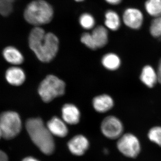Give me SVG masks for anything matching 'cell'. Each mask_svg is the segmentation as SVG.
I'll list each match as a JSON object with an SVG mask.
<instances>
[{
	"label": "cell",
	"instance_id": "cell-1",
	"mask_svg": "<svg viewBox=\"0 0 161 161\" xmlns=\"http://www.w3.org/2000/svg\"><path fill=\"white\" fill-rule=\"evenodd\" d=\"M29 44L39 60L47 63L57 55L59 41L54 34L46 33L40 26H35L30 33Z\"/></svg>",
	"mask_w": 161,
	"mask_h": 161
},
{
	"label": "cell",
	"instance_id": "cell-11",
	"mask_svg": "<svg viewBox=\"0 0 161 161\" xmlns=\"http://www.w3.org/2000/svg\"><path fill=\"white\" fill-rule=\"evenodd\" d=\"M47 127L52 135L58 137H65L68 133V129L65 122L56 116L48 121Z\"/></svg>",
	"mask_w": 161,
	"mask_h": 161
},
{
	"label": "cell",
	"instance_id": "cell-2",
	"mask_svg": "<svg viewBox=\"0 0 161 161\" xmlns=\"http://www.w3.org/2000/svg\"><path fill=\"white\" fill-rule=\"evenodd\" d=\"M26 129L32 141L43 153L51 155L53 153L55 146L53 135L41 119H28Z\"/></svg>",
	"mask_w": 161,
	"mask_h": 161
},
{
	"label": "cell",
	"instance_id": "cell-14",
	"mask_svg": "<svg viewBox=\"0 0 161 161\" xmlns=\"http://www.w3.org/2000/svg\"><path fill=\"white\" fill-rule=\"evenodd\" d=\"M6 80L10 84L19 86L23 84L26 79V75L22 69L12 67L7 69L6 73Z\"/></svg>",
	"mask_w": 161,
	"mask_h": 161
},
{
	"label": "cell",
	"instance_id": "cell-13",
	"mask_svg": "<svg viewBox=\"0 0 161 161\" xmlns=\"http://www.w3.org/2000/svg\"><path fill=\"white\" fill-rule=\"evenodd\" d=\"M114 101L108 95H102L96 96L93 100V106L96 112L104 113L113 108Z\"/></svg>",
	"mask_w": 161,
	"mask_h": 161
},
{
	"label": "cell",
	"instance_id": "cell-5",
	"mask_svg": "<svg viewBox=\"0 0 161 161\" xmlns=\"http://www.w3.org/2000/svg\"><path fill=\"white\" fill-rule=\"evenodd\" d=\"M22 129V122L19 114L14 112H6L0 115V130L2 137L6 140L14 138Z\"/></svg>",
	"mask_w": 161,
	"mask_h": 161
},
{
	"label": "cell",
	"instance_id": "cell-28",
	"mask_svg": "<svg viewBox=\"0 0 161 161\" xmlns=\"http://www.w3.org/2000/svg\"><path fill=\"white\" fill-rule=\"evenodd\" d=\"M23 161H39L37 160L36 159L34 158L33 157H29L26 158L23 160Z\"/></svg>",
	"mask_w": 161,
	"mask_h": 161
},
{
	"label": "cell",
	"instance_id": "cell-26",
	"mask_svg": "<svg viewBox=\"0 0 161 161\" xmlns=\"http://www.w3.org/2000/svg\"><path fill=\"white\" fill-rule=\"evenodd\" d=\"M157 73L158 82L161 84V60L159 63L158 69Z\"/></svg>",
	"mask_w": 161,
	"mask_h": 161
},
{
	"label": "cell",
	"instance_id": "cell-24",
	"mask_svg": "<svg viewBox=\"0 0 161 161\" xmlns=\"http://www.w3.org/2000/svg\"><path fill=\"white\" fill-rule=\"evenodd\" d=\"M80 41L88 48L92 50H95V46L92 42L91 33L86 32L83 33L80 38Z\"/></svg>",
	"mask_w": 161,
	"mask_h": 161
},
{
	"label": "cell",
	"instance_id": "cell-22",
	"mask_svg": "<svg viewBox=\"0 0 161 161\" xmlns=\"http://www.w3.org/2000/svg\"><path fill=\"white\" fill-rule=\"evenodd\" d=\"M148 136L150 141L161 147V127L151 128L148 132Z\"/></svg>",
	"mask_w": 161,
	"mask_h": 161
},
{
	"label": "cell",
	"instance_id": "cell-18",
	"mask_svg": "<svg viewBox=\"0 0 161 161\" xmlns=\"http://www.w3.org/2000/svg\"><path fill=\"white\" fill-rule=\"evenodd\" d=\"M102 63L107 69L114 71L119 67L121 60L118 55L113 53H109L103 56L102 60Z\"/></svg>",
	"mask_w": 161,
	"mask_h": 161
},
{
	"label": "cell",
	"instance_id": "cell-19",
	"mask_svg": "<svg viewBox=\"0 0 161 161\" xmlns=\"http://www.w3.org/2000/svg\"><path fill=\"white\" fill-rule=\"evenodd\" d=\"M144 7L150 16L155 18L161 16V0H147Z\"/></svg>",
	"mask_w": 161,
	"mask_h": 161
},
{
	"label": "cell",
	"instance_id": "cell-17",
	"mask_svg": "<svg viewBox=\"0 0 161 161\" xmlns=\"http://www.w3.org/2000/svg\"><path fill=\"white\" fill-rule=\"evenodd\" d=\"M105 25L107 28L116 31L120 28L121 19L119 15L114 10H109L105 14Z\"/></svg>",
	"mask_w": 161,
	"mask_h": 161
},
{
	"label": "cell",
	"instance_id": "cell-3",
	"mask_svg": "<svg viewBox=\"0 0 161 161\" xmlns=\"http://www.w3.org/2000/svg\"><path fill=\"white\" fill-rule=\"evenodd\" d=\"M25 19L35 26L47 24L53 17L52 6L44 0H35L26 6L24 13Z\"/></svg>",
	"mask_w": 161,
	"mask_h": 161
},
{
	"label": "cell",
	"instance_id": "cell-21",
	"mask_svg": "<svg viewBox=\"0 0 161 161\" xmlns=\"http://www.w3.org/2000/svg\"><path fill=\"white\" fill-rule=\"evenodd\" d=\"M150 32L155 38L161 37V16L153 18L150 23Z\"/></svg>",
	"mask_w": 161,
	"mask_h": 161
},
{
	"label": "cell",
	"instance_id": "cell-20",
	"mask_svg": "<svg viewBox=\"0 0 161 161\" xmlns=\"http://www.w3.org/2000/svg\"><path fill=\"white\" fill-rule=\"evenodd\" d=\"M79 23L84 29L90 30L95 26V21L92 15L88 13H84L80 15L79 18Z\"/></svg>",
	"mask_w": 161,
	"mask_h": 161
},
{
	"label": "cell",
	"instance_id": "cell-29",
	"mask_svg": "<svg viewBox=\"0 0 161 161\" xmlns=\"http://www.w3.org/2000/svg\"><path fill=\"white\" fill-rule=\"evenodd\" d=\"M75 1L77 2H83L84 0H75Z\"/></svg>",
	"mask_w": 161,
	"mask_h": 161
},
{
	"label": "cell",
	"instance_id": "cell-30",
	"mask_svg": "<svg viewBox=\"0 0 161 161\" xmlns=\"http://www.w3.org/2000/svg\"><path fill=\"white\" fill-rule=\"evenodd\" d=\"M2 137V132H1V130H0V138Z\"/></svg>",
	"mask_w": 161,
	"mask_h": 161
},
{
	"label": "cell",
	"instance_id": "cell-27",
	"mask_svg": "<svg viewBox=\"0 0 161 161\" xmlns=\"http://www.w3.org/2000/svg\"><path fill=\"white\" fill-rule=\"evenodd\" d=\"M107 3L112 5H117L121 3L122 0H105Z\"/></svg>",
	"mask_w": 161,
	"mask_h": 161
},
{
	"label": "cell",
	"instance_id": "cell-8",
	"mask_svg": "<svg viewBox=\"0 0 161 161\" xmlns=\"http://www.w3.org/2000/svg\"><path fill=\"white\" fill-rule=\"evenodd\" d=\"M122 20L124 24L128 28L133 30H138L143 25L144 15L138 8L129 7L124 11Z\"/></svg>",
	"mask_w": 161,
	"mask_h": 161
},
{
	"label": "cell",
	"instance_id": "cell-31",
	"mask_svg": "<svg viewBox=\"0 0 161 161\" xmlns=\"http://www.w3.org/2000/svg\"><path fill=\"white\" fill-rule=\"evenodd\" d=\"M9 1H10V2H12V3H14L15 1L16 0H9Z\"/></svg>",
	"mask_w": 161,
	"mask_h": 161
},
{
	"label": "cell",
	"instance_id": "cell-15",
	"mask_svg": "<svg viewBox=\"0 0 161 161\" xmlns=\"http://www.w3.org/2000/svg\"><path fill=\"white\" fill-rule=\"evenodd\" d=\"M140 78L142 82L149 88L153 87L158 82L157 73L150 65L143 68Z\"/></svg>",
	"mask_w": 161,
	"mask_h": 161
},
{
	"label": "cell",
	"instance_id": "cell-25",
	"mask_svg": "<svg viewBox=\"0 0 161 161\" xmlns=\"http://www.w3.org/2000/svg\"><path fill=\"white\" fill-rule=\"evenodd\" d=\"M0 161H8V158L5 153L0 150Z\"/></svg>",
	"mask_w": 161,
	"mask_h": 161
},
{
	"label": "cell",
	"instance_id": "cell-10",
	"mask_svg": "<svg viewBox=\"0 0 161 161\" xmlns=\"http://www.w3.org/2000/svg\"><path fill=\"white\" fill-rule=\"evenodd\" d=\"M62 117L65 123L71 125H76L80 120V111L75 105L66 104L62 107Z\"/></svg>",
	"mask_w": 161,
	"mask_h": 161
},
{
	"label": "cell",
	"instance_id": "cell-6",
	"mask_svg": "<svg viewBox=\"0 0 161 161\" xmlns=\"http://www.w3.org/2000/svg\"><path fill=\"white\" fill-rule=\"evenodd\" d=\"M117 147L119 150L127 157L135 158L141 151V145L138 139L131 133L123 134L118 139Z\"/></svg>",
	"mask_w": 161,
	"mask_h": 161
},
{
	"label": "cell",
	"instance_id": "cell-16",
	"mask_svg": "<svg viewBox=\"0 0 161 161\" xmlns=\"http://www.w3.org/2000/svg\"><path fill=\"white\" fill-rule=\"evenodd\" d=\"M3 55L7 62L15 65L21 64L24 60L21 53L13 47H6L3 51Z\"/></svg>",
	"mask_w": 161,
	"mask_h": 161
},
{
	"label": "cell",
	"instance_id": "cell-7",
	"mask_svg": "<svg viewBox=\"0 0 161 161\" xmlns=\"http://www.w3.org/2000/svg\"><path fill=\"white\" fill-rule=\"evenodd\" d=\"M101 130L106 137L114 140L119 138L123 135L124 127L118 118L108 116L105 118L102 122Z\"/></svg>",
	"mask_w": 161,
	"mask_h": 161
},
{
	"label": "cell",
	"instance_id": "cell-12",
	"mask_svg": "<svg viewBox=\"0 0 161 161\" xmlns=\"http://www.w3.org/2000/svg\"><path fill=\"white\" fill-rule=\"evenodd\" d=\"M91 35L95 49L103 47L108 43V33L106 27L102 26H97L93 29Z\"/></svg>",
	"mask_w": 161,
	"mask_h": 161
},
{
	"label": "cell",
	"instance_id": "cell-4",
	"mask_svg": "<svg viewBox=\"0 0 161 161\" xmlns=\"http://www.w3.org/2000/svg\"><path fill=\"white\" fill-rule=\"evenodd\" d=\"M64 81L54 75H49L40 83L38 93L43 101L49 103L53 99L64 94Z\"/></svg>",
	"mask_w": 161,
	"mask_h": 161
},
{
	"label": "cell",
	"instance_id": "cell-23",
	"mask_svg": "<svg viewBox=\"0 0 161 161\" xmlns=\"http://www.w3.org/2000/svg\"><path fill=\"white\" fill-rule=\"evenodd\" d=\"M13 10L12 2L9 0H0V14L7 16Z\"/></svg>",
	"mask_w": 161,
	"mask_h": 161
},
{
	"label": "cell",
	"instance_id": "cell-9",
	"mask_svg": "<svg viewBox=\"0 0 161 161\" xmlns=\"http://www.w3.org/2000/svg\"><path fill=\"white\" fill-rule=\"evenodd\" d=\"M69 149L75 155H83L89 147L87 139L83 135L75 136L68 143Z\"/></svg>",
	"mask_w": 161,
	"mask_h": 161
}]
</instances>
